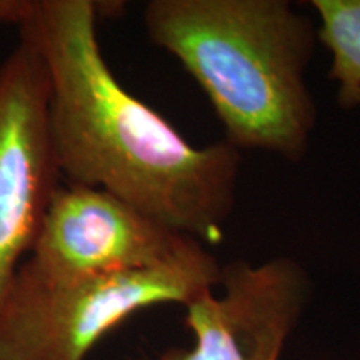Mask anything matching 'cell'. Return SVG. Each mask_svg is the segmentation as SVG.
<instances>
[{
    "label": "cell",
    "mask_w": 360,
    "mask_h": 360,
    "mask_svg": "<svg viewBox=\"0 0 360 360\" xmlns=\"http://www.w3.org/2000/svg\"><path fill=\"white\" fill-rule=\"evenodd\" d=\"M102 4L35 0L20 42L42 57L49 124L67 184L112 193L202 244L222 238L233 212L240 152L195 147L115 77L97 37Z\"/></svg>",
    "instance_id": "cell-1"
},
{
    "label": "cell",
    "mask_w": 360,
    "mask_h": 360,
    "mask_svg": "<svg viewBox=\"0 0 360 360\" xmlns=\"http://www.w3.org/2000/svg\"><path fill=\"white\" fill-rule=\"evenodd\" d=\"M143 25L199 84L240 150L307 154L317 107L305 74L317 29L289 0H150Z\"/></svg>",
    "instance_id": "cell-2"
},
{
    "label": "cell",
    "mask_w": 360,
    "mask_h": 360,
    "mask_svg": "<svg viewBox=\"0 0 360 360\" xmlns=\"http://www.w3.org/2000/svg\"><path fill=\"white\" fill-rule=\"evenodd\" d=\"M220 270L202 242L159 267L64 282L35 276L22 264L0 309V360H85L139 310L187 305L212 290Z\"/></svg>",
    "instance_id": "cell-3"
},
{
    "label": "cell",
    "mask_w": 360,
    "mask_h": 360,
    "mask_svg": "<svg viewBox=\"0 0 360 360\" xmlns=\"http://www.w3.org/2000/svg\"><path fill=\"white\" fill-rule=\"evenodd\" d=\"M49 97L42 57L20 42L0 64V309L60 187Z\"/></svg>",
    "instance_id": "cell-4"
},
{
    "label": "cell",
    "mask_w": 360,
    "mask_h": 360,
    "mask_svg": "<svg viewBox=\"0 0 360 360\" xmlns=\"http://www.w3.org/2000/svg\"><path fill=\"white\" fill-rule=\"evenodd\" d=\"M195 242L102 188L67 184L53 193L24 264L47 281H75L159 267Z\"/></svg>",
    "instance_id": "cell-5"
},
{
    "label": "cell",
    "mask_w": 360,
    "mask_h": 360,
    "mask_svg": "<svg viewBox=\"0 0 360 360\" xmlns=\"http://www.w3.org/2000/svg\"><path fill=\"white\" fill-rule=\"evenodd\" d=\"M219 285L186 305L184 323L195 337L192 349H170L157 360H281L310 292L307 270L290 257L259 265H222Z\"/></svg>",
    "instance_id": "cell-6"
},
{
    "label": "cell",
    "mask_w": 360,
    "mask_h": 360,
    "mask_svg": "<svg viewBox=\"0 0 360 360\" xmlns=\"http://www.w3.org/2000/svg\"><path fill=\"white\" fill-rule=\"evenodd\" d=\"M321 27L319 42L332 53L328 79L339 84L337 98L345 109L360 105V0H312Z\"/></svg>",
    "instance_id": "cell-7"
},
{
    "label": "cell",
    "mask_w": 360,
    "mask_h": 360,
    "mask_svg": "<svg viewBox=\"0 0 360 360\" xmlns=\"http://www.w3.org/2000/svg\"><path fill=\"white\" fill-rule=\"evenodd\" d=\"M35 0H0V25L20 27L34 11Z\"/></svg>",
    "instance_id": "cell-8"
}]
</instances>
